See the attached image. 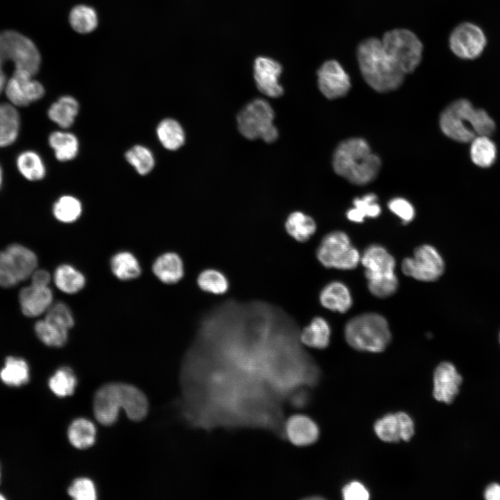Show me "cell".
I'll return each instance as SVG.
<instances>
[{
    "instance_id": "obj_1",
    "label": "cell",
    "mask_w": 500,
    "mask_h": 500,
    "mask_svg": "<svg viewBox=\"0 0 500 500\" xmlns=\"http://www.w3.org/2000/svg\"><path fill=\"white\" fill-rule=\"evenodd\" d=\"M357 58L364 79L377 92L392 91L402 84L405 74L388 54L381 40H363L358 47Z\"/></svg>"
},
{
    "instance_id": "obj_2",
    "label": "cell",
    "mask_w": 500,
    "mask_h": 500,
    "mask_svg": "<svg viewBox=\"0 0 500 500\" xmlns=\"http://www.w3.org/2000/svg\"><path fill=\"white\" fill-rule=\"evenodd\" d=\"M335 172L349 182L365 185L378 175L381 161L362 138H349L340 142L333 158Z\"/></svg>"
},
{
    "instance_id": "obj_3",
    "label": "cell",
    "mask_w": 500,
    "mask_h": 500,
    "mask_svg": "<svg viewBox=\"0 0 500 500\" xmlns=\"http://www.w3.org/2000/svg\"><path fill=\"white\" fill-rule=\"evenodd\" d=\"M441 130L447 137L460 142H472L476 135L490 136L495 124L482 109H475L467 99L451 103L442 112L440 118Z\"/></svg>"
},
{
    "instance_id": "obj_4",
    "label": "cell",
    "mask_w": 500,
    "mask_h": 500,
    "mask_svg": "<svg viewBox=\"0 0 500 500\" xmlns=\"http://www.w3.org/2000/svg\"><path fill=\"white\" fill-rule=\"evenodd\" d=\"M344 336L353 349L378 353L391 340V332L386 319L376 312H367L351 319L345 326Z\"/></svg>"
},
{
    "instance_id": "obj_5",
    "label": "cell",
    "mask_w": 500,
    "mask_h": 500,
    "mask_svg": "<svg viewBox=\"0 0 500 500\" xmlns=\"http://www.w3.org/2000/svg\"><path fill=\"white\" fill-rule=\"evenodd\" d=\"M274 112L265 100L256 99L247 104L237 116L240 133L249 140L260 138L271 143L276 140L278 133L274 125Z\"/></svg>"
},
{
    "instance_id": "obj_6",
    "label": "cell",
    "mask_w": 500,
    "mask_h": 500,
    "mask_svg": "<svg viewBox=\"0 0 500 500\" xmlns=\"http://www.w3.org/2000/svg\"><path fill=\"white\" fill-rule=\"evenodd\" d=\"M7 60L12 61L15 69L34 76L40 69L41 57L31 40L15 31L6 30L0 33V67Z\"/></svg>"
},
{
    "instance_id": "obj_7",
    "label": "cell",
    "mask_w": 500,
    "mask_h": 500,
    "mask_svg": "<svg viewBox=\"0 0 500 500\" xmlns=\"http://www.w3.org/2000/svg\"><path fill=\"white\" fill-rule=\"evenodd\" d=\"M317 258L327 268L350 270L360 262L361 254L345 232L335 231L323 238L317 249Z\"/></svg>"
},
{
    "instance_id": "obj_8",
    "label": "cell",
    "mask_w": 500,
    "mask_h": 500,
    "mask_svg": "<svg viewBox=\"0 0 500 500\" xmlns=\"http://www.w3.org/2000/svg\"><path fill=\"white\" fill-rule=\"evenodd\" d=\"M381 42L388 54L405 74L412 72L420 63L423 45L410 31L391 30L383 35Z\"/></svg>"
},
{
    "instance_id": "obj_9",
    "label": "cell",
    "mask_w": 500,
    "mask_h": 500,
    "mask_svg": "<svg viewBox=\"0 0 500 500\" xmlns=\"http://www.w3.org/2000/svg\"><path fill=\"white\" fill-rule=\"evenodd\" d=\"M403 273L417 281L432 282L444 273V262L438 251L430 244H422L415 249L412 257L401 262Z\"/></svg>"
},
{
    "instance_id": "obj_10",
    "label": "cell",
    "mask_w": 500,
    "mask_h": 500,
    "mask_svg": "<svg viewBox=\"0 0 500 500\" xmlns=\"http://www.w3.org/2000/svg\"><path fill=\"white\" fill-rule=\"evenodd\" d=\"M486 37L482 29L469 22L460 24L451 32L449 47L453 53L462 59L478 58L486 45Z\"/></svg>"
},
{
    "instance_id": "obj_11",
    "label": "cell",
    "mask_w": 500,
    "mask_h": 500,
    "mask_svg": "<svg viewBox=\"0 0 500 500\" xmlns=\"http://www.w3.org/2000/svg\"><path fill=\"white\" fill-rule=\"evenodd\" d=\"M360 262L365 268L367 284L397 278L394 258L380 244L367 247L361 255Z\"/></svg>"
},
{
    "instance_id": "obj_12",
    "label": "cell",
    "mask_w": 500,
    "mask_h": 500,
    "mask_svg": "<svg viewBox=\"0 0 500 500\" xmlns=\"http://www.w3.org/2000/svg\"><path fill=\"white\" fill-rule=\"evenodd\" d=\"M32 77L33 75L27 71L15 69L5 86L6 97L11 104L19 107L28 106L44 96L43 85Z\"/></svg>"
},
{
    "instance_id": "obj_13",
    "label": "cell",
    "mask_w": 500,
    "mask_h": 500,
    "mask_svg": "<svg viewBox=\"0 0 500 500\" xmlns=\"http://www.w3.org/2000/svg\"><path fill=\"white\" fill-rule=\"evenodd\" d=\"M318 87L324 96L335 99L345 96L351 88L349 75L335 60H327L317 71Z\"/></svg>"
},
{
    "instance_id": "obj_14",
    "label": "cell",
    "mask_w": 500,
    "mask_h": 500,
    "mask_svg": "<svg viewBox=\"0 0 500 500\" xmlns=\"http://www.w3.org/2000/svg\"><path fill=\"white\" fill-rule=\"evenodd\" d=\"M376 435L383 441L396 442L409 441L415 433V426L411 417L403 412L388 414L374 424Z\"/></svg>"
},
{
    "instance_id": "obj_15",
    "label": "cell",
    "mask_w": 500,
    "mask_h": 500,
    "mask_svg": "<svg viewBox=\"0 0 500 500\" xmlns=\"http://www.w3.org/2000/svg\"><path fill=\"white\" fill-rule=\"evenodd\" d=\"M122 409L119 383H108L95 393L93 410L97 420L103 425L115 423Z\"/></svg>"
},
{
    "instance_id": "obj_16",
    "label": "cell",
    "mask_w": 500,
    "mask_h": 500,
    "mask_svg": "<svg viewBox=\"0 0 500 500\" xmlns=\"http://www.w3.org/2000/svg\"><path fill=\"white\" fill-rule=\"evenodd\" d=\"M281 65L267 57H258L254 62L253 75L256 86L265 95L277 98L283 95V88L278 81Z\"/></svg>"
},
{
    "instance_id": "obj_17",
    "label": "cell",
    "mask_w": 500,
    "mask_h": 500,
    "mask_svg": "<svg viewBox=\"0 0 500 500\" xmlns=\"http://www.w3.org/2000/svg\"><path fill=\"white\" fill-rule=\"evenodd\" d=\"M319 435L316 422L303 414H294L285 418L283 425V440L294 446L302 447L314 444Z\"/></svg>"
},
{
    "instance_id": "obj_18",
    "label": "cell",
    "mask_w": 500,
    "mask_h": 500,
    "mask_svg": "<svg viewBox=\"0 0 500 500\" xmlns=\"http://www.w3.org/2000/svg\"><path fill=\"white\" fill-rule=\"evenodd\" d=\"M462 376L449 362H441L433 374V397L440 402L451 403L459 391Z\"/></svg>"
},
{
    "instance_id": "obj_19",
    "label": "cell",
    "mask_w": 500,
    "mask_h": 500,
    "mask_svg": "<svg viewBox=\"0 0 500 500\" xmlns=\"http://www.w3.org/2000/svg\"><path fill=\"white\" fill-rule=\"evenodd\" d=\"M19 301L24 315L37 317L47 312L51 306L53 293L49 286L31 284L21 290Z\"/></svg>"
},
{
    "instance_id": "obj_20",
    "label": "cell",
    "mask_w": 500,
    "mask_h": 500,
    "mask_svg": "<svg viewBox=\"0 0 500 500\" xmlns=\"http://www.w3.org/2000/svg\"><path fill=\"white\" fill-rule=\"evenodd\" d=\"M4 251L18 282L31 277L37 267L36 255L31 249L19 244H12Z\"/></svg>"
},
{
    "instance_id": "obj_21",
    "label": "cell",
    "mask_w": 500,
    "mask_h": 500,
    "mask_svg": "<svg viewBox=\"0 0 500 500\" xmlns=\"http://www.w3.org/2000/svg\"><path fill=\"white\" fill-rule=\"evenodd\" d=\"M319 301L328 310L344 313L351 307L353 299L349 288L344 283L335 281L323 288Z\"/></svg>"
},
{
    "instance_id": "obj_22",
    "label": "cell",
    "mask_w": 500,
    "mask_h": 500,
    "mask_svg": "<svg viewBox=\"0 0 500 500\" xmlns=\"http://www.w3.org/2000/svg\"><path fill=\"white\" fill-rule=\"evenodd\" d=\"M122 409L133 421L144 419L148 412V401L144 394L136 387L119 383Z\"/></svg>"
},
{
    "instance_id": "obj_23",
    "label": "cell",
    "mask_w": 500,
    "mask_h": 500,
    "mask_svg": "<svg viewBox=\"0 0 500 500\" xmlns=\"http://www.w3.org/2000/svg\"><path fill=\"white\" fill-rule=\"evenodd\" d=\"M152 270L155 276L166 284L178 283L184 274L183 260L174 252L165 253L158 257L153 264Z\"/></svg>"
},
{
    "instance_id": "obj_24",
    "label": "cell",
    "mask_w": 500,
    "mask_h": 500,
    "mask_svg": "<svg viewBox=\"0 0 500 500\" xmlns=\"http://www.w3.org/2000/svg\"><path fill=\"white\" fill-rule=\"evenodd\" d=\"M331 333L328 322L322 317H315L301 331L300 340L308 347L322 349L328 347Z\"/></svg>"
},
{
    "instance_id": "obj_25",
    "label": "cell",
    "mask_w": 500,
    "mask_h": 500,
    "mask_svg": "<svg viewBox=\"0 0 500 500\" xmlns=\"http://www.w3.org/2000/svg\"><path fill=\"white\" fill-rule=\"evenodd\" d=\"M20 126L18 111L11 103L0 104V147L12 144L17 139Z\"/></svg>"
},
{
    "instance_id": "obj_26",
    "label": "cell",
    "mask_w": 500,
    "mask_h": 500,
    "mask_svg": "<svg viewBox=\"0 0 500 500\" xmlns=\"http://www.w3.org/2000/svg\"><path fill=\"white\" fill-rule=\"evenodd\" d=\"M79 105L71 96H62L51 104L48 110L49 118L61 128H69L78 115Z\"/></svg>"
},
{
    "instance_id": "obj_27",
    "label": "cell",
    "mask_w": 500,
    "mask_h": 500,
    "mask_svg": "<svg viewBox=\"0 0 500 500\" xmlns=\"http://www.w3.org/2000/svg\"><path fill=\"white\" fill-rule=\"evenodd\" d=\"M30 372L28 363L23 358L8 356L0 370V379L10 387H19L29 381Z\"/></svg>"
},
{
    "instance_id": "obj_28",
    "label": "cell",
    "mask_w": 500,
    "mask_h": 500,
    "mask_svg": "<svg viewBox=\"0 0 500 500\" xmlns=\"http://www.w3.org/2000/svg\"><path fill=\"white\" fill-rule=\"evenodd\" d=\"M285 228L292 238L299 242H304L315 233L317 225L310 216L301 211H295L288 217Z\"/></svg>"
},
{
    "instance_id": "obj_29",
    "label": "cell",
    "mask_w": 500,
    "mask_h": 500,
    "mask_svg": "<svg viewBox=\"0 0 500 500\" xmlns=\"http://www.w3.org/2000/svg\"><path fill=\"white\" fill-rule=\"evenodd\" d=\"M49 144L59 161H69L78 154V140L71 133L54 131L49 137Z\"/></svg>"
},
{
    "instance_id": "obj_30",
    "label": "cell",
    "mask_w": 500,
    "mask_h": 500,
    "mask_svg": "<svg viewBox=\"0 0 500 500\" xmlns=\"http://www.w3.org/2000/svg\"><path fill=\"white\" fill-rule=\"evenodd\" d=\"M53 281L56 287L67 294H74L82 290L85 284L83 274L74 267L64 264L55 270Z\"/></svg>"
},
{
    "instance_id": "obj_31",
    "label": "cell",
    "mask_w": 500,
    "mask_h": 500,
    "mask_svg": "<svg viewBox=\"0 0 500 500\" xmlns=\"http://www.w3.org/2000/svg\"><path fill=\"white\" fill-rule=\"evenodd\" d=\"M96 427L85 418H78L73 421L67 431L69 442L77 449H86L95 442Z\"/></svg>"
},
{
    "instance_id": "obj_32",
    "label": "cell",
    "mask_w": 500,
    "mask_h": 500,
    "mask_svg": "<svg viewBox=\"0 0 500 500\" xmlns=\"http://www.w3.org/2000/svg\"><path fill=\"white\" fill-rule=\"evenodd\" d=\"M156 133L161 144L168 150H177L185 142L184 131L181 125L173 119L162 120L157 126Z\"/></svg>"
},
{
    "instance_id": "obj_33",
    "label": "cell",
    "mask_w": 500,
    "mask_h": 500,
    "mask_svg": "<svg viewBox=\"0 0 500 500\" xmlns=\"http://www.w3.org/2000/svg\"><path fill=\"white\" fill-rule=\"evenodd\" d=\"M110 268L113 274L122 281L134 279L141 273L138 259L128 251H120L115 254L110 260Z\"/></svg>"
},
{
    "instance_id": "obj_34",
    "label": "cell",
    "mask_w": 500,
    "mask_h": 500,
    "mask_svg": "<svg viewBox=\"0 0 500 500\" xmlns=\"http://www.w3.org/2000/svg\"><path fill=\"white\" fill-rule=\"evenodd\" d=\"M353 204V207L347 212V217L353 222L362 223L365 217H377L381 212L377 197L373 193L356 198Z\"/></svg>"
},
{
    "instance_id": "obj_35",
    "label": "cell",
    "mask_w": 500,
    "mask_h": 500,
    "mask_svg": "<svg viewBox=\"0 0 500 500\" xmlns=\"http://www.w3.org/2000/svg\"><path fill=\"white\" fill-rule=\"evenodd\" d=\"M17 167L21 174L28 181H40L45 176L46 169L43 160L33 151L20 153L17 158Z\"/></svg>"
},
{
    "instance_id": "obj_36",
    "label": "cell",
    "mask_w": 500,
    "mask_h": 500,
    "mask_svg": "<svg viewBox=\"0 0 500 500\" xmlns=\"http://www.w3.org/2000/svg\"><path fill=\"white\" fill-rule=\"evenodd\" d=\"M69 22L71 27L76 32L86 34L92 32L97 28L98 17L92 8L85 5H77L71 10Z\"/></svg>"
},
{
    "instance_id": "obj_37",
    "label": "cell",
    "mask_w": 500,
    "mask_h": 500,
    "mask_svg": "<svg viewBox=\"0 0 500 500\" xmlns=\"http://www.w3.org/2000/svg\"><path fill=\"white\" fill-rule=\"evenodd\" d=\"M496 156V146L489 136L478 135L472 141L470 156L476 165L481 167H490L494 163Z\"/></svg>"
},
{
    "instance_id": "obj_38",
    "label": "cell",
    "mask_w": 500,
    "mask_h": 500,
    "mask_svg": "<svg viewBox=\"0 0 500 500\" xmlns=\"http://www.w3.org/2000/svg\"><path fill=\"white\" fill-rule=\"evenodd\" d=\"M38 338L46 345L52 347L63 346L68 338V330L46 319L39 320L35 324Z\"/></svg>"
},
{
    "instance_id": "obj_39",
    "label": "cell",
    "mask_w": 500,
    "mask_h": 500,
    "mask_svg": "<svg viewBox=\"0 0 500 500\" xmlns=\"http://www.w3.org/2000/svg\"><path fill=\"white\" fill-rule=\"evenodd\" d=\"M48 385L55 395L65 397L74 393L77 380L70 368L62 367L56 370L49 378Z\"/></svg>"
},
{
    "instance_id": "obj_40",
    "label": "cell",
    "mask_w": 500,
    "mask_h": 500,
    "mask_svg": "<svg viewBox=\"0 0 500 500\" xmlns=\"http://www.w3.org/2000/svg\"><path fill=\"white\" fill-rule=\"evenodd\" d=\"M82 212V205L74 197L65 195L60 197L53 206V214L60 222L72 223L76 221Z\"/></svg>"
},
{
    "instance_id": "obj_41",
    "label": "cell",
    "mask_w": 500,
    "mask_h": 500,
    "mask_svg": "<svg viewBox=\"0 0 500 500\" xmlns=\"http://www.w3.org/2000/svg\"><path fill=\"white\" fill-rule=\"evenodd\" d=\"M197 284L204 292L222 294L228 288V281L223 273L215 269L202 271L197 277Z\"/></svg>"
},
{
    "instance_id": "obj_42",
    "label": "cell",
    "mask_w": 500,
    "mask_h": 500,
    "mask_svg": "<svg viewBox=\"0 0 500 500\" xmlns=\"http://www.w3.org/2000/svg\"><path fill=\"white\" fill-rule=\"evenodd\" d=\"M126 159L141 175L149 173L154 167L155 160L151 151L142 145H135L128 150Z\"/></svg>"
},
{
    "instance_id": "obj_43",
    "label": "cell",
    "mask_w": 500,
    "mask_h": 500,
    "mask_svg": "<svg viewBox=\"0 0 500 500\" xmlns=\"http://www.w3.org/2000/svg\"><path fill=\"white\" fill-rule=\"evenodd\" d=\"M45 319L67 330L71 328L74 324L70 308L63 302L51 304L47 311Z\"/></svg>"
},
{
    "instance_id": "obj_44",
    "label": "cell",
    "mask_w": 500,
    "mask_h": 500,
    "mask_svg": "<svg viewBox=\"0 0 500 500\" xmlns=\"http://www.w3.org/2000/svg\"><path fill=\"white\" fill-rule=\"evenodd\" d=\"M68 494L76 500H94L97 490L94 483L88 478H78L73 481L67 490Z\"/></svg>"
},
{
    "instance_id": "obj_45",
    "label": "cell",
    "mask_w": 500,
    "mask_h": 500,
    "mask_svg": "<svg viewBox=\"0 0 500 500\" xmlns=\"http://www.w3.org/2000/svg\"><path fill=\"white\" fill-rule=\"evenodd\" d=\"M388 206L390 211L399 217L404 224L412 222L415 216L414 207L403 198H394L389 201Z\"/></svg>"
},
{
    "instance_id": "obj_46",
    "label": "cell",
    "mask_w": 500,
    "mask_h": 500,
    "mask_svg": "<svg viewBox=\"0 0 500 500\" xmlns=\"http://www.w3.org/2000/svg\"><path fill=\"white\" fill-rule=\"evenodd\" d=\"M19 282L12 271L5 251H0V286L10 288Z\"/></svg>"
},
{
    "instance_id": "obj_47",
    "label": "cell",
    "mask_w": 500,
    "mask_h": 500,
    "mask_svg": "<svg viewBox=\"0 0 500 500\" xmlns=\"http://www.w3.org/2000/svg\"><path fill=\"white\" fill-rule=\"evenodd\" d=\"M342 497L345 500H367L369 493L362 483L353 481L344 487Z\"/></svg>"
},
{
    "instance_id": "obj_48",
    "label": "cell",
    "mask_w": 500,
    "mask_h": 500,
    "mask_svg": "<svg viewBox=\"0 0 500 500\" xmlns=\"http://www.w3.org/2000/svg\"><path fill=\"white\" fill-rule=\"evenodd\" d=\"M31 278V284L41 286H49L51 281L50 274L44 269H35Z\"/></svg>"
},
{
    "instance_id": "obj_49",
    "label": "cell",
    "mask_w": 500,
    "mask_h": 500,
    "mask_svg": "<svg viewBox=\"0 0 500 500\" xmlns=\"http://www.w3.org/2000/svg\"><path fill=\"white\" fill-rule=\"evenodd\" d=\"M484 497L487 500H500V485L497 483L489 485L484 492Z\"/></svg>"
},
{
    "instance_id": "obj_50",
    "label": "cell",
    "mask_w": 500,
    "mask_h": 500,
    "mask_svg": "<svg viewBox=\"0 0 500 500\" xmlns=\"http://www.w3.org/2000/svg\"><path fill=\"white\" fill-rule=\"evenodd\" d=\"M6 84V75L3 73L2 69L0 67V93L3 89H5Z\"/></svg>"
},
{
    "instance_id": "obj_51",
    "label": "cell",
    "mask_w": 500,
    "mask_h": 500,
    "mask_svg": "<svg viewBox=\"0 0 500 500\" xmlns=\"http://www.w3.org/2000/svg\"><path fill=\"white\" fill-rule=\"evenodd\" d=\"M2 179H3V174H2L1 167V166H0V188H1V184H2Z\"/></svg>"
},
{
    "instance_id": "obj_52",
    "label": "cell",
    "mask_w": 500,
    "mask_h": 500,
    "mask_svg": "<svg viewBox=\"0 0 500 500\" xmlns=\"http://www.w3.org/2000/svg\"><path fill=\"white\" fill-rule=\"evenodd\" d=\"M4 499H6V497L2 494L0 493V500H4Z\"/></svg>"
},
{
    "instance_id": "obj_53",
    "label": "cell",
    "mask_w": 500,
    "mask_h": 500,
    "mask_svg": "<svg viewBox=\"0 0 500 500\" xmlns=\"http://www.w3.org/2000/svg\"><path fill=\"white\" fill-rule=\"evenodd\" d=\"M0 481H1V468H0Z\"/></svg>"
},
{
    "instance_id": "obj_54",
    "label": "cell",
    "mask_w": 500,
    "mask_h": 500,
    "mask_svg": "<svg viewBox=\"0 0 500 500\" xmlns=\"http://www.w3.org/2000/svg\"><path fill=\"white\" fill-rule=\"evenodd\" d=\"M499 340H500V334H499Z\"/></svg>"
}]
</instances>
